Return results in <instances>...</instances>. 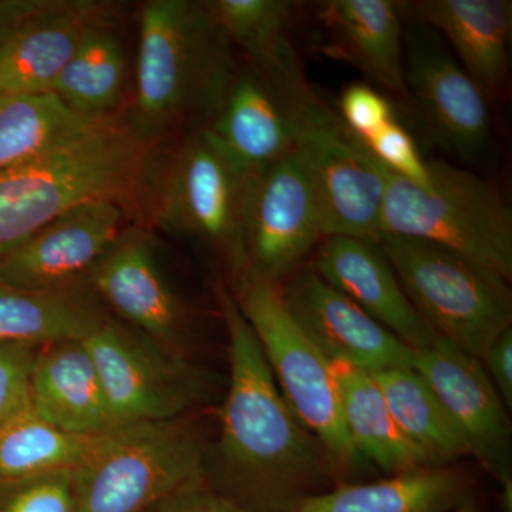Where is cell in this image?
I'll use <instances>...</instances> for the list:
<instances>
[{
    "instance_id": "obj_1",
    "label": "cell",
    "mask_w": 512,
    "mask_h": 512,
    "mask_svg": "<svg viewBox=\"0 0 512 512\" xmlns=\"http://www.w3.org/2000/svg\"><path fill=\"white\" fill-rule=\"evenodd\" d=\"M228 336L221 433L205 454L208 487L247 512H295L323 493L335 468L286 404L235 296L217 289Z\"/></svg>"
},
{
    "instance_id": "obj_2",
    "label": "cell",
    "mask_w": 512,
    "mask_h": 512,
    "mask_svg": "<svg viewBox=\"0 0 512 512\" xmlns=\"http://www.w3.org/2000/svg\"><path fill=\"white\" fill-rule=\"evenodd\" d=\"M154 144L116 114L0 173V258L84 202L111 200L127 207L146 188Z\"/></svg>"
},
{
    "instance_id": "obj_3",
    "label": "cell",
    "mask_w": 512,
    "mask_h": 512,
    "mask_svg": "<svg viewBox=\"0 0 512 512\" xmlns=\"http://www.w3.org/2000/svg\"><path fill=\"white\" fill-rule=\"evenodd\" d=\"M235 66L207 2L150 0L140 13L131 124L153 143L190 119L202 126Z\"/></svg>"
},
{
    "instance_id": "obj_4",
    "label": "cell",
    "mask_w": 512,
    "mask_h": 512,
    "mask_svg": "<svg viewBox=\"0 0 512 512\" xmlns=\"http://www.w3.org/2000/svg\"><path fill=\"white\" fill-rule=\"evenodd\" d=\"M380 235L421 239L512 278V212L490 181L444 160H429L427 183L386 170Z\"/></svg>"
},
{
    "instance_id": "obj_5",
    "label": "cell",
    "mask_w": 512,
    "mask_h": 512,
    "mask_svg": "<svg viewBox=\"0 0 512 512\" xmlns=\"http://www.w3.org/2000/svg\"><path fill=\"white\" fill-rule=\"evenodd\" d=\"M201 441L180 419L117 424L73 471L76 512H146L207 485Z\"/></svg>"
},
{
    "instance_id": "obj_6",
    "label": "cell",
    "mask_w": 512,
    "mask_h": 512,
    "mask_svg": "<svg viewBox=\"0 0 512 512\" xmlns=\"http://www.w3.org/2000/svg\"><path fill=\"white\" fill-rule=\"evenodd\" d=\"M404 293L439 338L483 359L512 325L507 279L466 256L421 239L380 235Z\"/></svg>"
},
{
    "instance_id": "obj_7",
    "label": "cell",
    "mask_w": 512,
    "mask_h": 512,
    "mask_svg": "<svg viewBox=\"0 0 512 512\" xmlns=\"http://www.w3.org/2000/svg\"><path fill=\"white\" fill-rule=\"evenodd\" d=\"M276 93V92H275ZM293 147L311 178L326 237H380L386 168L320 99L309 80L276 93Z\"/></svg>"
},
{
    "instance_id": "obj_8",
    "label": "cell",
    "mask_w": 512,
    "mask_h": 512,
    "mask_svg": "<svg viewBox=\"0 0 512 512\" xmlns=\"http://www.w3.org/2000/svg\"><path fill=\"white\" fill-rule=\"evenodd\" d=\"M239 309L254 330L276 386L289 409L328 454L336 474L362 467L343 423L332 363L299 328L286 306L281 285L239 286Z\"/></svg>"
},
{
    "instance_id": "obj_9",
    "label": "cell",
    "mask_w": 512,
    "mask_h": 512,
    "mask_svg": "<svg viewBox=\"0 0 512 512\" xmlns=\"http://www.w3.org/2000/svg\"><path fill=\"white\" fill-rule=\"evenodd\" d=\"M114 424L178 420L210 397L208 376L109 318L82 339Z\"/></svg>"
},
{
    "instance_id": "obj_10",
    "label": "cell",
    "mask_w": 512,
    "mask_h": 512,
    "mask_svg": "<svg viewBox=\"0 0 512 512\" xmlns=\"http://www.w3.org/2000/svg\"><path fill=\"white\" fill-rule=\"evenodd\" d=\"M251 180L200 127L168 163L154 215L163 227L227 255L242 278V228Z\"/></svg>"
},
{
    "instance_id": "obj_11",
    "label": "cell",
    "mask_w": 512,
    "mask_h": 512,
    "mask_svg": "<svg viewBox=\"0 0 512 512\" xmlns=\"http://www.w3.org/2000/svg\"><path fill=\"white\" fill-rule=\"evenodd\" d=\"M326 238L318 197L302 161L291 154L255 175L245 202L242 247L248 282L281 285Z\"/></svg>"
},
{
    "instance_id": "obj_12",
    "label": "cell",
    "mask_w": 512,
    "mask_h": 512,
    "mask_svg": "<svg viewBox=\"0 0 512 512\" xmlns=\"http://www.w3.org/2000/svg\"><path fill=\"white\" fill-rule=\"evenodd\" d=\"M404 79L407 104L434 144L463 163H483L491 147L488 99L429 26L404 25Z\"/></svg>"
},
{
    "instance_id": "obj_13",
    "label": "cell",
    "mask_w": 512,
    "mask_h": 512,
    "mask_svg": "<svg viewBox=\"0 0 512 512\" xmlns=\"http://www.w3.org/2000/svg\"><path fill=\"white\" fill-rule=\"evenodd\" d=\"M412 367L436 394L470 456L497 478L504 508L511 511L510 417L481 360L437 338L414 352Z\"/></svg>"
},
{
    "instance_id": "obj_14",
    "label": "cell",
    "mask_w": 512,
    "mask_h": 512,
    "mask_svg": "<svg viewBox=\"0 0 512 512\" xmlns=\"http://www.w3.org/2000/svg\"><path fill=\"white\" fill-rule=\"evenodd\" d=\"M281 289L292 318L329 362L369 373L412 367L413 350L323 281L311 264L293 272Z\"/></svg>"
},
{
    "instance_id": "obj_15",
    "label": "cell",
    "mask_w": 512,
    "mask_h": 512,
    "mask_svg": "<svg viewBox=\"0 0 512 512\" xmlns=\"http://www.w3.org/2000/svg\"><path fill=\"white\" fill-rule=\"evenodd\" d=\"M126 211V205L111 200L77 205L2 256L0 278L29 289L82 284L123 235Z\"/></svg>"
},
{
    "instance_id": "obj_16",
    "label": "cell",
    "mask_w": 512,
    "mask_h": 512,
    "mask_svg": "<svg viewBox=\"0 0 512 512\" xmlns=\"http://www.w3.org/2000/svg\"><path fill=\"white\" fill-rule=\"evenodd\" d=\"M116 10L97 0H37L0 46V94L52 93L87 35Z\"/></svg>"
},
{
    "instance_id": "obj_17",
    "label": "cell",
    "mask_w": 512,
    "mask_h": 512,
    "mask_svg": "<svg viewBox=\"0 0 512 512\" xmlns=\"http://www.w3.org/2000/svg\"><path fill=\"white\" fill-rule=\"evenodd\" d=\"M309 264L413 352L429 348L439 338L414 309L376 241L329 235Z\"/></svg>"
},
{
    "instance_id": "obj_18",
    "label": "cell",
    "mask_w": 512,
    "mask_h": 512,
    "mask_svg": "<svg viewBox=\"0 0 512 512\" xmlns=\"http://www.w3.org/2000/svg\"><path fill=\"white\" fill-rule=\"evenodd\" d=\"M103 299L144 336L173 352L183 336V306L161 275L144 232H123L86 278Z\"/></svg>"
},
{
    "instance_id": "obj_19",
    "label": "cell",
    "mask_w": 512,
    "mask_h": 512,
    "mask_svg": "<svg viewBox=\"0 0 512 512\" xmlns=\"http://www.w3.org/2000/svg\"><path fill=\"white\" fill-rule=\"evenodd\" d=\"M322 52L355 67L377 90L407 104L402 2L328 0L315 3Z\"/></svg>"
},
{
    "instance_id": "obj_20",
    "label": "cell",
    "mask_w": 512,
    "mask_h": 512,
    "mask_svg": "<svg viewBox=\"0 0 512 512\" xmlns=\"http://www.w3.org/2000/svg\"><path fill=\"white\" fill-rule=\"evenodd\" d=\"M406 22L436 30L488 101L504 100L510 86L511 0L402 2Z\"/></svg>"
},
{
    "instance_id": "obj_21",
    "label": "cell",
    "mask_w": 512,
    "mask_h": 512,
    "mask_svg": "<svg viewBox=\"0 0 512 512\" xmlns=\"http://www.w3.org/2000/svg\"><path fill=\"white\" fill-rule=\"evenodd\" d=\"M201 127L249 178L295 150L282 101L247 64L234 67Z\"/></svg>"
},
{
    "instance_id": "obj_22",
    "label": "cell",
    "mask_w": 512,
    "mask_h": 512,
    "mask_svg": "<svg viewBox=\"0 0 512 512\" xmlns=\"http://www.w3.org/2000/svg\"><path fill=\"white\" fill-rule=\"evenodd\" d=\"M29 402L40 417L73 434H99L116 426L99 373L82 340L37 350Z\"/></svg>"
},
{
    "instance_id": "obj_23",
    "label": "cell",
    "mask_w": 512,
    "mask_h": 512,
    "mask_svg": "<svg viewBox=\"0 0 512 512\" xmlns=\"http://www.w3.org/2000/svg\"><path fill=\"white\" fill-rule=\"evenodd\" d=\"M207 5L232 49L276 92L308 79L291 36L299 3L210 0Z\"/></svg>"
},
{
    "instance_id": "obj_24",
    "label": "cell",
    "mask_w": 512,
    "mask_h": 512,
    "mask_svg": "<svg viewBox=\"0 0 512 512\" xmlns=\"http://www.w3.org/2000/svg\"><path fill=\"white\" fill-rule=\"evenodd\" d=\"M86 281L56 289H29L0 278V346L43 348L82 340L107 318Z\"/></svg>"
},
{
    "instance_id": "obj_25",
    "label": "cell",
    "mask_w": 512,
    "mask_h": 512,
    "mask_svg": "<svg viewBox=\"0 0 512 512\" xmlns=\"http://www.w3.org/2000/svg\"><path fill=\"white\" fill-rule=\"evenodd\" d=\"M332 363L340 409L350 443L362 460L389 476L431 467L429 458L404 436L372 373Z\"/></svg>"
},
{
    "instance_id": "obj_26",
    "label": "cell",
    "mask_w": 512,
    "mask_h": 512,
    "mask_svg": "<svg viewBox=\"0 0 512 512\" xmlns=\"http://www.w3.org/2000/svg\"><path fill=\"white\" fill-rule=\"evenodd\" d=\"M460 471L431 466L372 483L343 484L303 501L295 512H450L467 500Z\"/></svg>"
},
{
    "instance_id": "obj_27",
    "label": "cell",
    "mask_w": 512,
    "mask_h": 512,
    "mask_svg": "<svg viewBox=\"0 0 512 512\" xmlns=\"http://www.w3.org/2000/svg\"><path fill=\"white\" fill-rule=\"evenodd\" d=\"M101 121L74 113L53 93L0 94V173L69 143Z\"/></svg>"
},
{
    "instance_id": "obj_28",
    "label": "cell",
    "mask_w": 512,
    "mask_h": 512,
    "mask_svg": "<svg viewBox=\"0 0 512 512\" xmlns=\"http://www.w3.org/2000/svg\"><path fill=\"white\" fill-rule=\"evenodd\" d=\"M100 434H73L53 426L30 402L0 426V484L57 471H74Z\"/></svg>"
},
{
    "instance_id": "obj_29",
    "label": "cell",
    "mask_w": 512,
    "mask_h": 512,
    "mask_svg": "<svg viewBox=\"0 0 512 512\" xmlns=\"http://www.w3.org/2000/svg\"><path fill=\"white\" fill-rule=\"evenodd\" d=\"M111 22L87 35L52 89L70 110L87 119L116 116L123 97L126 56Z\"/></svg>"
},
{
    "instance_id": "obj_30",
    "label": "cell",
    "mask_w": 512,
    "mask_h": 512,
    "mask_svg": "<svg viewBox=\"0 0 512 512\" xmlns=\"http://www.w3.org/2000/svg\"><path fill=\"white\" fill-rule=\"evenodd\" d=\"M372 375L397 426L429 458L431 466H444L470 456L436 394L413 367H397Z\"/></svg>"
},
{
    "instance_id": "obj_31",
    "label": "cell",
    "mask_w": 512,
    "mask_h": 512,
    "mask_svg": "<svg viewBox=\"0 0 512 512\" xmlns=\"http://www.w3.org/2000/svg\"><path fill=\"white\" fill-rule=\"evenodd\" d=\"M0 512H76L73 471L0 484Z\"/></svg>"
},
{
    "instance_id": "obj_32",
    "label": "cell",
    "mask_w": 512,
    "mask_h": 512,
    "mask_svg": "<svg viewBox=\"0 0 512 512\" xmlns=\"http://www.w3.org/2000/svg\"><path fill=\"white\" fill-rule=\"evenodd\" d=\"M365 144L373 157L390 173L413 184L427 183L429 160L421 156L412 134L396 119L377 131Z\"/></svg>"
},
{
    "instance_id": "obj_33",
    "label": "cell",
    "mask_w": 512,
    "mask_h": 512,
    "mask_svg": "<svg viewBox=\"0 0 512 512\" xmlns=\"http://www.w3.org/2000/svg\"><path fill=\"white\" fill-rule=\"evenodd\" d=\"M338 107L340 119L363 143L396 119L392 101L369 83L346 86L340 94Z\"/></svg>"
},
{
    "instance_id": "obj_34",
    "label": "cell",
    "mask_w": 512,
    "mask_h": 512,
    "mask_svg": "<svg viewBox=\"0 0 512 512\" xmlns=\"http://www.w3.org/2000/svg\"><path fill=\"white\" fill-rule=\"evenodd\" d=\"M37 350L33 346H0V426L29 403Z\"/></svg>"
},
{
    "instance_id": "obj_35",
    "label": "cell",
    "mask_w": 512,
    "mask_h": 512,
    "mask_svg": "<svg viewBox=\"0 0 512 512\" xmlns=\"http://www.w3.org/2000/svg\"><path fill=\"white\" fill-rule=\"evenodd\" d=\"M146 512H247L208 485L188 488L164 498Z\"/></svg>"
},
{
    "instance_id": "obj_36",
    "label": "cell",
    "mask_w": 512,
    "mask_h": 512,
    "mask_svg": "<svg viewBox=\"0 0 512 512\" xmlns=\"http://www.w3.org/2000/svg\"><path fill=\"white\" fill-rule=\"evenodd\" d=\"M505 407H512V328L501 333L481 359Z\"/></svg>"
},
{
    "instance_id": "obj_37",
    "label": "cell",
    "mask_w": 512,
    "mask_h": 512,
    "mask_svg": "<svg viewBox=\"0 0 512 512\" xmlns=\"http://www.w3.org/2000/svg\"><path fill=\"white\" fill-rule=\"evenodd\" d=\"M37 0H0V46L18 20L28 13Z\"/></svg>"
},
{
    "instance_id": "obj_38",
    "label": "cell",
    "mask_w": 512,
    "mask_h": 512,
    "mask_svg": "<svg viewBox=\"0 0 512 512\" xmlns=\"http://www.w3.org/2000/svg\"><path fill=\"white\" fill-rule=\"evenodd\" d=\"M450 512H477L476 505H474L473 501L467 500L464 503L458 505V507L454 508L453 511Z\"/></svg>"
}]
</instances>
